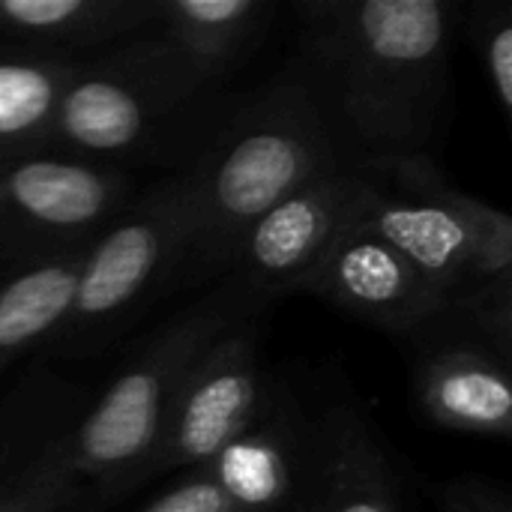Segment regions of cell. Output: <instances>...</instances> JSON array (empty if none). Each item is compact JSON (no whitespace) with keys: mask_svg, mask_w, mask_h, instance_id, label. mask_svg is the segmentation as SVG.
<instances>
[{"mask_svg":"<svg viewBox=\"0 0 512 512\" xmlns=\"http://www.w3.org/2000/svg\"><path fill=\"white\" fill-rule=\"evenodd\" d=\"M294 78L348 165L435 159L450 117V0H300Z\"/></svg>","mask_w":512,"mask_h":512,"instance_id":"6da1fadb","label":"cell"},{"mask_svg":"<svg viewBox=\"0 0 512 512\" xmlns=\"http://www.w3.org/2000/svg\"><path fill=\"white\" fill-rule=\"evenodd\" d=\"M102 507H105V504L99 501L96 489L87 486V483H78L69 495H63L48 512H99Z\"/></svg>","mask_w":512,"mask_h":512,"instance_id":"7402d4cb","label":"cell"},{"mask_svg":"<svg viewBox=\"0 0 512 512\" xmlns=\"http://www.w3.org/2000/svg\"><path fill=\"white\" fill-rule=\"evenodd\" d=\"M189 240V177L180 168L135 192L84 249L69 315L42 354H84L111 342L162 291L183 285Z\"/></svg>","mask_w":512,"mask_h":512,"instance_id":"5b68a950","label":"cell"},{"mask_svg":"<svg viewBox=\"0 0 512 512\" xmlns=\"http://www.w3.org/2000/svg\"><path fill=\"white\" fill-rule=\"evenodd\" d=\"M84 408V393L48 372L21 381L0 405V512H48L81 483L66 444Z\"/></svg>","mask_w":512,"mask_h":512,"instance_id":"8fae6325","label":"cell"},{"mask_svg":"<svg viewBox=\"0 0 512 512\" xmlns=\"http://www.w3.org/2000/svg\"><path fill=\"white\" fill-rule=\"evenodd\" d=\"M129 171L63 156L0 162V267L72 255L135 198Z\"/></svg>","mask_w":512,"mask_h":512,"instance_id":"8992f818","label":"cell"},{"mask_svg":"<svg viewBox=\"0 0 512 512\" xmlns=\"http://www.w3.org/2000/svg\"><path fill=\"white\" fill-rule=\"evenodd\" d=\"M300 291L396 336L423 333L447 318V297L354 216Z\"/></svg>","mask_w":512,"mask_h":512,"instance_id":"30bf717a","label":"cell"},{"mask_svg":"<svg viewBox=\"0 0 512 512\" xmlns=\"http://www.w3.org/2000/svg\"><path fill=\"white\" fill-rule=\"evenodd\" d=\"M297 512H402L393 468L372 426L351 405H333L309 426Z\"/></svg>","mask_w":512,"mask_h":512,"instance_id":"5bb4252c","label":"cell"},{"mask_svg":"<svg viewBox=\"0 0 512 512\" xmlns=\"http://www.w3.org/2000/svg\"><path fill=\"white\" fill-rule=\"evenodd\" d=\"M414 393L423 414L447 432L489 441L512 438L510 360L477 336L429 345L417 363Z\"/></svg>","mask_w":512,"mask_h":512,"instance_id":"4fadbf2b","label":"cell"},{"mask_svg":"<svg viewBox=\"0 0 512 512\" xmlns=\"http://www.w3.org/2000/svg\"><path fill=\"white\" fill-rule=\"evenodd\" d=\"M75 63L0 42V162L45 150Z\"/></svg>","mask_w":512,"mask_h":512,"instance_id":"ac0fdd59","label":"cell"},{"mask_svg":"<svg viewBox=\"0 0 512 512\" xmlns=\"http://www.w3.org/2000/svg\"><path fill=\"white\" fill-rule=\"evenodd\" d=\"M366 168L354 219L408 258L444 297L465 279L486 201L450 186L435 159H399Z\"/></svg>","mask_w":512,"mask_h":512,"instance_id":"ba28073f","label":"cell"},{"mask_svg":"<svg viewBox=\"0 0 512 512\" xmlns=\"http://www.w3.org/2000/svg\"><path fill=\"white\" fill-rule=\"evenodd\" d=\"M150 18L153 0H0V42L78 60L141 36Z\"/></svg>","mask_w":512,"mask_h":512,"instance_id":"2e32d148","label":"cell"},{"mask_svg":"<svg viewBox=\"0 0 512 512\" xmlns=\"http://www.w3.org/2000/svg\"><path fill=\"white\" fill-rule=\"evenodd\" d=\"M135 512H237V507L207 474V468H195Z\"/></svg>","mask_w":512,"mask_h":512,"instance_id":"ffe728a7","label":"cell"},{"mask_svg":"<svg viewBox=\"0 0 512 512\" xmlns=\"http://www.w3.org/2000/svg\"><path fill=\"white\" fill-rule=\"evenodd\" d=\"M264 315L258 312L231 327L198 360L129 489L171 471L204 468L249 429L273 390L261 354Z\"/></svg>","mask_w":512,"mask_h":512,"instance_id":"52a82bcc","label":"cell"},{"mask_svg":"<svg viewBox=\"0 0 512 512\" xmlns=\"http://www.w3.org/2000/svg\"><path fill=\"white\" fill-rule=\"evenodd\" d=\"M366 183V168L348 162L318 174L243 234L225 276L273 300L300 291L357 213Z\"/></svg>","mask_w":512,"mask_h":512,"instance_id":"9c48e42d","label":"cell"},{"mask_svg":"<svg viewBox=\"0 0 512 512\" xmlns=\"http://www.w3.org/2000/svg\"><path fill=\"white\" fill-rule=\"evenodd\" d=\"M225 99L162 39L141 33L75 63L42 153L120 171L180 153L186 168Z\"/></svg>","mask_w":512,"mask_h":512,"instance_id":"3957f363","label":"cell"},{"mask_svg":"<svg viewBox=\"0 0 512 512\" xmlns=\"http://www.w3.org/2000/svg\"><path fill=\"white\" fill-rule=\"evenodd\" d=\"M468 39L480 57L489 90L512 120V9L507 0H477L468 12Z\"/></svg>","mask_w":512,"mask_h":512,"instance_id":"d6986e66","label":"cell"},{"mask_svg":"<svg viewBox=\"0 0 512 512\" xmlns=\"http://www.w3.org/2000/svg\"><path fill=\"white\" fill-rule=\"evenodd\" d=\"M309 93L288 75L228 96L183 168L192 240L183 285L225 279L243 234L318 174L342 165Z\"/></svg>","mask_w":512,"mask_h":512,"instance_id":"7a4b0ae2","label":"cell"},{"mask_svg":"<svg viewBox=\"0 0 512 512\" xmlns=\"http://www.w3.org/2000/svg\"><path fill=\"white\" fill-rule=\"evenodd\" d=\"M441 512H512L510 495L480 477H453L432 486Z\"/></svg>","mask_w":512,"mask_h":512,"instance_id":"44dd1931","label":"cell"},{"mask_svg":"<svg viewBox=\"0 0 512 512\" xmlns=\"http://www.w3.org/2000/svg\"><path fill=\"white\" fill-rule=\"evenodd\" d=\"M309 459V423L285 387H273L249 429L207 468L237 512H297Z\"/></svg>","mask_w":512,"mask_h":512,"instance_id":"7c38bea8","label":"cell"},{"mask_svg":"<svg viewBox=\"0 0 512 512\" xmlns=\"http://www.w3.org/2000/svg\"><path fill=\"white\" fill-rule=\"evenodd\" d=\"M270 303L273 297L249 288L237 276H225L216 288L144 336L99 399L87 402L78 417L66 444L69 471L93 486L102 504L126 495L135 471L156 447L189 372L216 339L240 321L267 312Z\"/></svg>","mask_w":512,"mask_h":512,"instance_id":"277c9868","label":"cell"},{"mask_svg":"<svg viewBox=\"0 0 512 512\" xmlns=\"http://www.w3.org/2000/svg\"><path fill=\"white\" fill-rule=\"evenodd\" d=\"M273 18V0H153L144 33L162 39L195 75L222 90L261 48Z\"/></svg>","mask_w":512,"mask_h":512,"instance_id":"9a60e30c","label":"cell"},{"mask_svg":"<svg viewBox=\"0 0 512 512\" xmlns=\"http://www.w3.org/2000/svg\"><path fill=\"white\" fill-rule=\"evenodd\" d=\"M84 249L30 267H0V372L27 354H42L60 333Z\"/></svg>","mask_w":512,"mask_h":512,"instance_id":"e0dca14e","label":"cell"}]
</instances>
